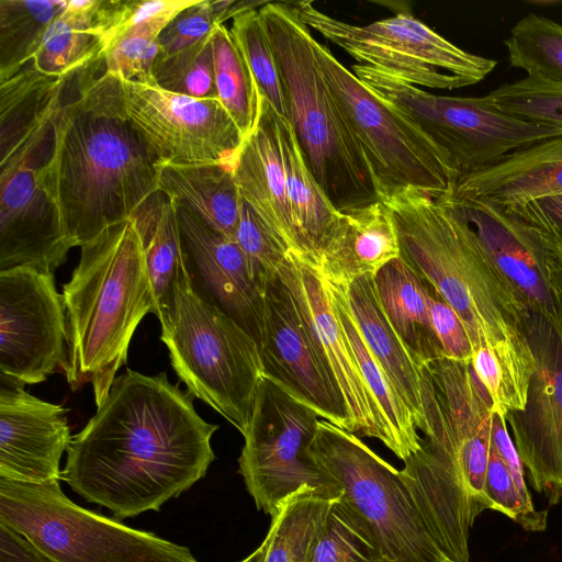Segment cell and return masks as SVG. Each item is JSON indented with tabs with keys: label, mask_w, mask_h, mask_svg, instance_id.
Instances as JSON below:
<instances>
[{
	"label": "cell",
	"mask_w": 562,
	"mask_h": 562,
	"mask_svg": "<svg viewBox=\"0 0 562 562\" xmlns=\"http://www.w3.org/2000/svg\"><path fill=\"white\" fill-rule=\"evenodd\" d=\"M166 373L131 369L71 437L60 480L117 518L159 510L201 480L213 460L215 424Z\"/></svg>",
	"instance_id": "1"
},
{
	"label": "cell",
	"mask_w": 562,
	"mask_h": 562,
	"mask_svg": "<svg viewBox=\"0 0 562 562\" xmlns=\"http://www.w3.org/2000/svg\"><path fill=\"white\" fill-rule=\"evenodd\" d=\"M159 168L130 124L122 80L104 57L69 74L50 154L37 170L72 247L133 217L158 191Z\"/></svg>",
	"instance_id": "2"
},
{
	"label": "cell",
	"mask_w": 562,
	"mask_h": 562,
	"mask_svg": "<svg viewBox=\"0 0 562 562\" xmlns=\"http://www.w3.org/2000/svg\"><path fill=\"white\" fill-rule=\"evenodd\" d=\"M383 203L396 229L400 257L458 314L474 352L487 349L532 373L535 358L525 326L528 314L493 269L468 222L450 204L416 189Z\"/></svg>",
	"instance_id": "3"
},
{
	"label": "cell",
	"mask_w": 562,
	"mask_h": 562,
	"mask_svg": "<svg viewBox=\"0 0 562 562\" xmlns=\"http://www.w3.org/2000/svg\"><path fill=\"white\" fill-rule=\"evenodd\" d=\"M420 448L400 474L428 527H462L488 504L484 481L493 450V402L471 360L439 358L419 368Z\"/></svg>",
	"instance_id": "4"
},
{
	"label": "cell",
	"mask_w": 562,
	"mask_h": 562,
	"mask_svg": "<svg viewBox=\"0 0 562 562\" xmlns=\"http://www.w3.org/2000/svg\"><path fill=\"white\" fill-rule=\"evenodd\" d=\"M80 249L61 293L63 369L74 390L92 385L99 407L126 362L135 329L146 314L156 313V302L134 217L108 227Z\"/></svg>",
	"instance_id": "5"
},
{
	"label": "cell",
	"mask_w": 562,
	"mask_h": 562,
	"mask_svg": "<svg viewBox=\"0 0 562 562\" xmlns=\"http://www.w3.org/2000/svg\"><path fill=\"white\" fill-rule=\"evenodd\" d=\"M259 13L279 67L289 122L322 191L339 213L380 201L318 66L311 30L291 2H265Z\"/></svg>",
	"instance_id": "6"
},
{
	"label": "cell",
	"mask_w": 562,
	"mask_h": 562,
	"mask_svg": "<svg viewBox=\"0 0 562 562\" xmlns=\"http://www.w3.org/2000/svg\"><path fill=\"white\" fill-rule=\"evenodd\" d=\"M329 91L369 167L378 196L416 189L447 198L459 178L449 158L389 103L371 91L326 46L313 41Z\"/></svg>",
	"instance_id": "7"
},
{
	"label": "cell",
	"mask_w": 562,
	"mask_h": 562,
	"mask_svg": "<svg viewBox=\"0 0 562 562\" xmlns=\"http://www.w3.org/2000/svg\"><path fill=\"white\" fill-rule=\"evenodd\" d=\"M171 366L188 392L245 432L263 378L256 341L232 319L202 301L189 278L173 313L161 325Z\"/></svg>",
	"instance_id": "8"
},
{
	"label": "cell",
	"mask_w": 562,
	"mask_h": 562,
	"mask_svg": "<svg viewBox=\"0 0 562 562\" xmlns=\"http://www.w3.org/2000/svg\"><path fill=\"white\" fill-rule=\"evenodd\" d=\"M0 520L52 562H199L184 546L78 506L58 480L36 484L0 476Z\"/></svg>",
	"instance_id": "9"
},
{
	"label": "cell",
	"mask_w": 562,
	"mask_h": 562,
	"mask_svg": "<svg viewBox=\"0 0 562 562\" xmlns=\"http://www.w3.org/2000/svg\"><path fill=\"white\" fill-rule=\"evenodd\" d=\"M351 71L439 148L459 177L485 168L516 150L562 136L560 128L504 113L486 94H434L360 64L352 65Z\"/></svg>",
	"instance_id": "10"
},
{
	"label": "cell",
	"mask_w": 562,
	"mask_h": 562,
	"mask_svg": "<svg viewBox=\"0 0 562 562\" xmlns=\"http://www.w3.org/2000/svg\"><path fill=\"white\" fill-rule=\"evenodd\" d=\"M307 452L369 527L386 562H446L396 470L359 436L318 419Z\"/></svg>",
	"instance_id": "11"
},
{
	"label": "cell",
	"mask_w": 562,
	"mask_h": 562,
	"mask_svg": "<svg viewBox=\"0 0 562 562\" xmlns=\"http://www.w3.org/2000/svg\"><path fill=\"white\" fill-rule=\"evenodd\" d=\"M300 20L358 64L385 71L418 88L452 90L484 80L497 60L451 43L409 11L366 25L330 16L312 1L291 2Z\"/></svg>",
	"instance_id": "12"
},
{
	"label": "cell",
	"mask_w": 562,
	"mask_h": 562,
	"mask_svg": "<svg viewBox=\"0 0 562 562\" xmlns=\"http://www.w3.org/2000/svg\"><path fill=\"white\" fill-rule=\"evenodd\" d=\"M317 414L262 378L243 434L239 474L256 507L272 516L295 492L310 486L336 499L341 490L307 452Z\"/></svg>",
	"instance_id": "13"
},
{
	"label": "cell",
	"mask_w": 562,
	"mask_h": 562,
	"mask_svg": "<svg viewBox=\"0 0 562 562\" xmlns=\"http://www.w3.org/2000/svg\"><path fill=\"white\" fill-rule=\"evenodd\" d=\"M121 80L126 117L157 167L221 164L235 168L245 139L217 99Z\"/></svg>",
	"instance_id": "14"
},
{
	"label": "cell",
	"mask_w": 562,
	"mask_h": 562,
	"mask_svg": "<svg viewBox=\"0 0 562 562\" xmlns=\"http://www.w3.org/2000/svg\"><path fill=\"white\" fill-rule=\"evenodd\" d=\"M65 360L66 316L54 274L0 271V382L41 383Z\"/></svg>",
	"instance_id": "15"
},
{
	"label": "cell",
	"mask_w": 562,
	"mask_h": 562,
	"mask_svg": "<svg viewBox=\"0 0 562 562\" xmlns=\"http://www.w3.org/2000/svg\"><path fill=\"white\" fill-rule=\"evenodd\" d=\"M525 326L535 370L524 408L506 420L531 486L555 505L562 501V334L538 314Z\"/></svg>",
	"instance_id": "16"
},
{
	"label": "cell",
	"mask_w": 562,
	"mask_h": 562,
	"mask_svg": "<svg viewBox=\"0 0 562 562\" xmlns=\"http://www.w3.org/2000/svg\"><path fill=\"white\" fill-rule=\"evenodd\" d=\"M278 274L291 291L314 347L345 406L348 431L393 452L389 426L369 390L317 271L289 254Z\"/></svg>",
	"instance_id": "17"
},
{
	"label": "cell",
	"mask_w": 562,
	"mask_h": 562,
	"mask_svg": "<svg viewBox=\"0 0 562 562\" xmlns=\"http://www.w3.org/2000/svg\"><path fill=\"white\" fill-rule=\"evenodd\" d=\"M263 376L322 419L348 431L342 400L324 369L293 295L278 274L266 286Z\"/></svg>",
	"instance_id": "18"
},
{
	"label": "cell",
	"mask_w": 562,
	"mask_h": 562,
	"mask_svg": "<svg viewBox=\"0 0 562 562\" xmlns=\"http://www.w3.org/2000/svg\"><path fill=\"white\" fill-rule=\"evenodd\" d=\"M175 203L191 289L248 334L260 350L266 331L265 290L254 279L244 252L235 239Z\"/></svg>",
	"instance_id": "19"
},
{
	"label": "cell",
	"mask_w": 562,
	"mask_h": 562,
	"mask_svg": "<svg viewBox=\"0 0 562 562\" xmlns=\"http://www.w3.org/2000/svg\"><path fill=\"white\" fill-rule=\"evenodd\" d=\"M441 202L450 204L468 222L485 257L524 311L541 315L558 327L547 280L548 250L541 243L496 204Z\"/></svg>",
	"instance_id": "20"
},
{
	"label": "cell",
	"mask_w": 562,
	"mask_h": 562,
	"mask_svg": "<svg viewBox=\"0 0 562 562\" xmlns=\"http://www.w3.org/2000/svg\"><path fill=\"white\" fill-rule=\"evenodd\" d=\"M72 248L37 170L0 175V271L19 267L54 274Z\"/></svg>",
	"instance_id": "21"
},
{
	"label": "cell",
	"mask_w": 562,
	"mask_h": 562,
	"mask_svg": "<svg viewBox=\"0 0 562 562\" xmlns=\"http://www.w3.org/2000/svg\"><path fill=\"white\" fill-rule=\"evenodd\" d=\"M63 406L24 386L0 382V476L42 484L60 481V460L71 440Z\"/></svg>",
	"instance_id": "22"
},
{
	"label": "cell",
	"mask_w": 562,
	"mask_h": 562,
	"mask_svg": "<svg viewBox=\"0 0 562 562\" xmlns=\"http://www.w3.org/2000/svg\"><path fill=\"white\" fill-rule=\"evenodd\" d=\"M70 72L46 75L31 61L0 80V175L45 166Z\"/></svg>",
	"instance_id": "23"
},
{
	"label": "cell",
	"mask_w": 562,
	"mask_h": 562,
	"mask_svg": "<svg viewBox=\"0 0 562 562\" xmlns=\"http://www.w3.org/2000/svg\"><path fill=\"white\" fill-rule=\"evenodd\" d=\"M281 116L263 99L257 125L245 139L234 168L243 200L285 246L301 258V244L294 222L283 166Z\"/></svg>",
	"instance_id": "24"
},
{
	"label": "cell",
	"mask_w": 562,
	"mask_h": 562,
	"mask_svg": "<svg viewBox=\"0 0 562 562\" xmlns=\"http://www.w3.org/2000/svg\"><path fill=\"white\" fill-rule=\"evenodd\" d=\"M558 193H562V136L516 150L459 177L442 200L484 201L505 207Z\"/></svg>",
	"instance_id": "25"
},
{
	"label": "cell",
	"mask_w": 562,
	"mask_h": 562,
	"mask_svg": "<svg viewBox=\"0 0 562 562\" xmlns=\"http://www.w3.org/2000/svg\"><path fill=\"white\" fill-rule=\"evenodd\" d=\"M401 256L398 238L389 207L381 201L340 213L315 269L335 286L374 276Z\"/></svg>",
	"instance_id": "26"
},
{
	"label": "cell",
	"mask_w": 562,
	"mask_h": 562,
	"mask_svg": "<svg viewBox=\"0 0 562 562\" xmlns=\"http://www.w3.org/2000/svg\"><path fill=\"white\" fill-rule=\"evenodd\" d=\"M340 288L363 341L409 408L419 430L424 424L420 371L385 317L372 276L360 277Z\"/></svg>",
	"instance_id": "27"
},
{
	"label": "cell",
	"mask_w": 562,
	"mask_h": 562,
	"mask_svg": "<svg viewBox=\"0 0 562 562\" xmlns=\"http://www.w3.org/2000/svg\"><path fill=\"white\" fill-rule=\"evenodd\" d=\"M372 279L379 304L414 363L422 368L443 358L423 279L401 257L384 265Z\"/></svg>",
	"instance_id": "28"
},
{
	"label": "cell",
	"mask_w": 562,
	"mask_h": 562,
	"mask_svg": "<svg viewBox=\"0 0 562 562\" xmlns=\"http://www.w3.org/2000/svg\"><path fill=\"white\" fill-rule=\"evenodd\" d=\"M158 168V191L183 205L210 228L235 239L243 198L234 169L221 164Z\"/></svg>",
	"instance_id": "29"
},
{
	"label": "cell",
	"mask_w": 562,
	"mask_h": 562,
	"mask_svg": "<svg viewBox=\"0 0 562 562\" xmlns=\"http://www.w3.org/2000/svg\"><path fill=\"white\" fill-rule=\"evenodd\" d=\"M142 238L145 261L160 326L171 317L180 286L188 280L177 206L172 199L155 192L133 216Z\"/></svg>",
	"instance_id": "30"
},
{
	"label": "cell",
	"mask_w": 562,
	"mask_h": 562,
	"mask_svg": "<svg viewBox=\"0 0 562 562\" xmlns=\"http://www.w3.org/2000/svg\"><path fill=\"white\" fill-rule=\"evenodd\" d=\"M288 195L296 225L301 258L316 269L339 212L330 204L308 169L291 123L280 120Z\"/></svg>",
	"instance_id": "31"
},
{
	"label": "cell",
	"mask_w": 562,
	"mask_h": 562,
	"mask_svg": "<svg viewBox=\"0 0 562 562\" xmlns=\"http://www.w3.org/2000/svg\"><path fill=\"white\" fill-rule=\"evenodd\" d=\"M103 0H70L52 23L33 56L34 67L46 75H66L104 55Z\"/></svg>",
	"instance_id": "32"
},
{
	"label": "cell",
	"mask_w": 562,
	"mask_h": 562,
	"mask_svg": "<svg viewBox=\"0 0 562 562\" xmlns=\"http://www.w3.org/2000/svg\"><path fill=\"white\" fill-rule=\"evenodd\" d=\"M324 284L362 376L389 426L394 446L393 453L405 461L420 448L422 437L413 415L363 341L348 308L344 290L326 282Z\"/></svg>",
	"instance_id": "33"
},
{
	"label": "cell",
	"mask_w": 562,
	"mask_h": 562,
	"mask_svg": "<svg viewBox=\"0 0 562 562\" xmlns=\"http://www.w3.org/2000/svg\"><path fill=\"white\" fill-rule=\"evenodd\" d=\"M334 501L310 486L285 499L271 516L261 562H307Z\"/></svg>",
	"instance_id": "34"
},
{
	"label": "cell",
	"mask_w": 562,
	"mask_h": 562,
	"mask_svg": "<svg viewBox=\"0 0 562 562\" xmlns=\"http://www.w3.org/2000/svg\"><path fill=\"white\" fill-rule=\"evenodd\" d=\"M66 0H0V80L32 61Z\"/></svg>",
	"instance_id": "35"
},
{
	"label": "cell",
	"mask_w": 562,
	"mask_h": 562,
	"mask_svg": "<svg viewBox=\"0 0 562 562\" xmlns=\"http://www.w3.org/2000/svg\"><path fill=\"white\" fill-rule=\"evenodd\" d=\"M211 44L217 100L246 139L259 117L260 98L256 83L229 29L224 24L216 26Z\"/></svg>",
	"instance_id": "36"
},
{
	"label": "cell",
	"mask_w": 562,
	"mask_h": 562,
	"mask_svg": "<svg viewBox=\"0 0 562 562\" xmlns=\"http://www.w3.org/2000/svg\"><path fill=\"white\" fill-rule=\"evenodd\" d=\"M509 64L527 77L562 83V24L529 12L504 40Z\"/></svg>",
	"instance_id": "37"
},
{
	"label": "cell",
	"mask_w": 562,
	"mask_h": 562,
	"mask_svg": "<svg viewBox=\"0 0 562 562\" xmlns=\"http://www.w3.org/2000/svg\"><path fill=\"white\" fill-rule=\"evenodd\" d=\"M307 562H386L367 524L339 497L314 539Z\"/></svg>",
	"instance_id": "38"
},
{
	"label": "cell",
	"mask_w": 562,
	"mask_h": 562,
	"mask_svg": "<svg viewBox=\"0 0 562 562\" xmlns=\"http://www.w3.org/2000/svg\"><path fill=\"white\" fill-rule=\"evenodd\" d=\"M229 29L256 83L260 99L289 121L283 85L259 8L236 14Z\"/></svg>",
	"instance_id": "39"
},
{
	"label": "cell",
	"mask_w": 562,
	"mask_h": 562,
	"mask_svg": "<svg viewBox=\"0 0 562 562\" xmlns=\"http://www.w3.org/2000/svg\"><path fill=\"white\" fill-rule=\"evenodd\" d=\"M182 10H171L123 30L104 52L105 71L124 81L155 86L153 66L159 52V35Z\"/></svg>",
	"instance_id": "40"
},
{
	"label": "cell",
	"mask_w": 562,
	"mask_h": 562,
	"mask_svg": "<svg viewBox=\"0 0 562 562\" xmlns=\"http://www.w3.org/2000/svg\"><path fill=\"white\" fill-rule=\"evenodd\" d=\"M211 36L177 53L157 55L153 66L155 86L196 99H217Z\"/></svg>",
	"instance_id": "41"
},
{
	"label": "cell",
	"mask_w": 562,
	"mask_h": 562,
	"mask_svg": "<svg viewBox=\"0 0 562 562\" xmlns=\"http://www.w3.org/2000/svg\"><path fill=\"white\" fill-rule=\"evenodd\" d=\"M486 97L504 113L562 130V83L526 76L498 86Z\"/></svg>",
	"instance_id": "42"
},
{
	"label": "cell",
	"mask_w": 562,
	"mask_h": 562,
	"mask_svg": "<svg viewBox=\"0 0 562 562\" xmlns=\"http://www.w3.org/2000/svg\"><path fill=\"white\" fill-rule=\"evenodd\" d=\"M265 2L247 0H195L180 11L159 35V56L182 50L201 38L210 35L214 29L236 14Z\"/></svg>",
	"instance_id": "43"
},
{
	"label": "cell",
	"mask_w": 562,
	"mask_h": 562,
	"mask_svg": "<svg viewBox=\"0 0 562 562\" xmlns=\"http://www.w3.org/2000/svg\"><path fill=\"white\" fill-rule=\"evenodd\" d=\"M235 240L245 255L254 279L266 290L290 252L244 200Z\"/></svg>",
	"instance_id": "44"
},
{
	"label": "cell",
	"mask_w": 562,
	"mask_h": 562,
	"mask_svg": "<svg viewBox=\"0 0 562 562\" xmlns=\"http://www.w3.org/2000/svg\"><path fill=\"white\" fill-rule=\"evenodd\" d=\"M484 495L488 509L499 512L527 531L547 529L548 510H538L520 495L508 467L493 446L485 481Z\"/></svg>",
	"instance_id": "45"
},
{
	"label": "cell",
	"mask_w": 562,
	"mask_h": 562,
	"mask_svg": "<svg viewBox=\"0 0 562 562\" xmlns=\"http://www.w3.org/2000/svg\"><path fill=\"white\" fill-rule=\"evenodd\" d=\"M503 209L529 231L548 251H562V193L540 196Z\"/></svg>",
	"instance_id": "46"
},
{
	"label": "cell",
	"mask_w": 562,
	"mask_h": 562,
	"mask_svg": "<svg viewBox=\"0 0 562 562\" xmlns=\"http://www.w3.org/2000/svg\"><path fill=\"white\" fill-rule=\"evenodd\" d=\"M423 281L431 326L442 347L445 358L470 361L474 349L463 323L439 292L429 282L424 279Z\"/></svg>",
	"instance_id": "47"
},
{
	"label": "cell",
	"mask_w": 562,
	"mask_h": 562,
	"mask_svg": "<svg viewBox=\"0 0 562 562\" xmlns=\"http://www.w3.org/2000/svg\"><path fill=\"white\" fill-rule=\"evenodd\" d=\"M492 441L495 450L508 467L520 495L527 503L533 504L527 487L524 464L507 429L506 416L497 412L493 417Z\"/></svg>",
	"instance_id": "48"
},
{
	"label": "cell",
	"mask_w": 562,
	"mask_h": 562,
	"mask_svg": "<svg viewBox=\"0 0 562 562\" xmlns=\"http://www.w3.org/2000/svg\"><path fill=\"white\" fill-rule=\"evenodd\" d=\"M0 562H52V560L25 535L0 520Z\"/></svg>",
	"instance_id": "49"
},
{
	"label": "cell",
	"mask_w": 562,
	"mask_h": 562,
	"mask_svg": "<svg viewBox=\"0 0 562 562\" xmlns=\"http://www.w3.org/2000/svg\"><path fill=\"white\" fill-rule=\"evenodd\" d=\"M547 280L558 319V328L562 334V251H548Z\"/></svg>",
	"instance_id": "50"
},
{
	"label": "cell",
	"mask_w": 562,
	"mask_h": 562,
	"mask_svg": "<svg viewBox=\"0 0 562 562\" xmlns=\"http://www.w3.org/2000/svg\"><path fill=\"white\" fill-rule=\"evenodd\" d=\"M263 555V546L262 543L250 555L244 559L240 562H261Z\"/></svg>",
	"instance_id": "51"
},
{
	"label": "cell",
	"mask_w": 562,
	"mask_h": 562,
	"mask_svg": "<svg viewBox=\"0 0 562 562\" xmlns=\"http://www.w3.org/2000/svg\"><path fill=\"white\" fill-rule=\"evenodd\" d=\"M446 562H453V561H449V560H448V561H446Z\"/></svg>",
	"instance_id": "52"
}]
</instances>
